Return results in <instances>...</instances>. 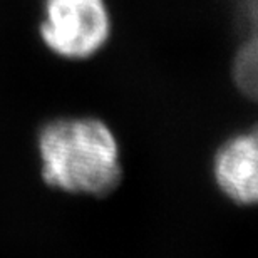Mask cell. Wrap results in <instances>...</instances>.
I'll return each mask as SVG.
<instances>
[{"label":"cell","mask_w":258,"mask_h":258,"mask_svg":"<svg viewBox=\"0 0 258 258\" xmlns=\"http://www.w3.org/2000/svg\"><path fill=\"white\" fill-rule=\"evenodd\" d=\"M40 176L67 195L106 198L124 176L116 134L97 117H59L37 134Z\"/></svg>","instance_id":"obj_1"},{"label":"cell","mask_w":258,"mask_h":258,"mask_svg":"<svg viewBox=\"0 0 258 258\" xmlns=\"http://www.w3.org/2000/svg\"><path fill=\"white\" fill-rule=\"evenodd\" d=\"M40 37L59 57L89 59L111 37L109 9L104 0H45Z\"/></svg>","instance_id":"obj_2"},{"label":"cell","mask_w":258,"mask_h":258,"mask_svg":"<svg viewBox=\"0 0 258 258\" xmlns=\"http://www.w3.org/2000/svg\"><path fill=\"white\" fill-rule=\"evenodd\" d=\"M213 178L221 195L240 206L258 200L256 131L240 133L226 139L213 158Z\"/></svg>","instance_id":"obj_3"},{"label":"cell","mask_w":258,"mask_h":258,"mask_svg":"<svg viewBox=\"0 0 258 258\" xmlns=\"http://www.w3.org/2000/svg\"><path fill=\"white\" fill-rule=\"evenodd\" d=\"M233 79L236 87L245 96H256V44L251 39L241 45L233 62Z\"/></svg>","instance_id":"obj_4"}]
</instances>
